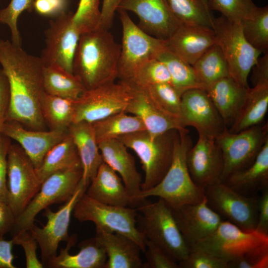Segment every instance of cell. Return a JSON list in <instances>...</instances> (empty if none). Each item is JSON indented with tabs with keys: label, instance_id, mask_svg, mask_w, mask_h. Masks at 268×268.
Masks as SVG:
<instances>
[{
	"label": "cell",
	"instance_id": "3957f363",
	"mask_svg": "<svg viewBox=\"0 0 268 268\" xmlns=\"http://www.w3.org/2000/svg\"><path fill=\"white\" fill-rule=\"evenodd\" d=\"M192 140L187 129L178 131L171 165L161 180L155 186L141 191L136 197V205L143 199L157 197L163 199L171 208L202 201L204 189L192 180L187 164L186 156Z\"/></svg>",
	"mask_w": 268,
	"mask_h": 268
},
{
	"label": "cell",
	"instance_id": "7bdbcfd3",
	"mask_svg": "<svg viewBox=\"0 0 268 268\" xmlns=\"http://www.w3.org/2000/svg\"><path fill=\"white\" fill-rule=\"evenodd\" d=\"M99 3L100 0H79L72 21L81 34L98 28L101 15Z\"/></svg>",
	"mask_w": 268,
	"mask_h": 268
},
{
	"label": "cell",
	"instance_id": "db71d44e",
	"mask_svg": "<svg viewBox=\"0 0 268 268\" xmlns=\"http://www.w3.org/2000/svg\"><path fill=\"white\" fill-rule=\"evenodd\" d=\"M124 0H103L98 28L109 29L113 21L116 11Z\"/></svg>",
	"mask_w": 268,
	"mask_h": 268
},
{
	"label": "cell",
	"instance_id": "7a4b0ae2",
	"mask_svg": "<svg viewBox=\"0 0 268 268\" xmlns=\"http://www.w3.org/2000/svg\"><path fill=\"white\" fill-rule=\"evenodd\" d=\"M121 53L108 29L97 28L81 34L75 53L73 73L86 90L115 81Z\"/></svg>",
	"mask_w": 268,
	"mask_h": 268
},
{
	"label": "cell",
	"instance_id": "f907efd6",
	"mask_svg": "<svg viewBox=\"0 0 268 268\" xmlns=\"http://www.w3.org/2000/svg\"><path fill=\"white\" fill-rule=\"evenodd\" d=\"M67 0H34L33 9L39 14L57 17L66 12Z\"/></svg>",
	"mask_w": 268,
	"mask_h": 268
},
{
	"label": "cell",
	"instance_id": "7c38bea8",
	"mask_svg": "<svg viewBox=\"0 0 268 268\" xmlns=\"http://www.w3.org/2000/svg\"><path fill=\"white\" fill-rule=\"evenodd\" d=\"M208 206L223 220L242 230L255 232L258 217V197H247L221 182L204 189Z\"/></svg>",
	"mask_w": 268,
	"mask_h": 268
},
{
	"label": "cell",
	"instance_id": "ab89813d",
	"mask_svg": "<svg viewBox=\"0 0 268 268\" xmlns=\"http://www.w3.org/2000/svg\"><path fill=\"white\" fill-rule=\"evenodd\" d=\"M145 88L165 112L178 119L181 122V96L171 83L156 84Z\"/></svg>",
	"mask_w": 268,
	"mask_h": 268
},
{
	"label": "cell",
	"instance_id": "836d02e7",
	"mask_svg": "<svg viewBox=\"0 0 268 268\" xmlns=\"http://www.w3.org/2000/svg\"><path fill=\"white\" fill-rule=\"evenodd\" d=\"M96 140L98 143L119 136L146 130L141 119L134 115H129L123 111L105 118L92 123Z\"/></svg>",
	"mask_w": 268,
	"mask_h": 268
},
{
	"label": "cell",
	"instance_id": "9a60e30c",
	"mask_svg": "<svg viewBox=\"0 0 268 268\" xmlns=\"http://www.w3.org/2000/svg\"><path fill=\"white\" fill-rule=\"evenodd\" d=\"M88 186L81 179L73 195L60 209L55 212L49 207L44 209V215L47 219L45 226L39 227L34 225L29 229L40 248L44 267L57 256L60 243L67 242L69 239L68 228L71 214L75 204Z\"/></svg>",
	"mask_w": 268,
	"mask_h": 268
},
{
	"label": "cell",
	"instance_id": "60d3db41",
	"mask_svg": "<svg viewBox=\"0 0 268 268\" xmlns=\"http://www.w3.org/2000/svg\"><path fill=\"white\" fill-rule=\"evenodd\" d=\"M126 82L139 87H146L156 84L171 83V77L165 65L155 58L141 66L131 80Z\"/></svg>",
	"mask_w": 268,
	"mask_h": 268
},
{
	"label": "cell",
	"instance_id": "7dc6e473",
	"mask_svg": "<svg viewBox=\"0 0 268 268\" xmlns=\"http://www.w3.org/2000/svg\"><path fill=\"white\" fill-rule=\"evenodd\" d=\"M14 245L21 246L24 252L27 268H43L44 265L36 253L38 243L30 230L20 231L13 235Z\"/></svg>",
	"mask_w": 268,
	"mask_h": 268
},
{
	"label": "cell",
	"instance_id": "b9f144b4",
	"mask_svg": "<svg viewBox=\"0 0 268 268\" xmlns=\"http://www.w3.org/2000/svg\"><path fill=\"white\" fill-rule=\"evenodd\" d=\"M207 5L210 10L241 22L251 17L257 7L252 0H207Z\"/></svg>",
	"mask_w": 268,
	"mask_h": 268
},
{
	"label": "cell",
	"instance_id": "9f6ffc18",
	"mask_svg": "<svg viewBox=\"0 0 268 268\" xmlns=\"http://www.w3.org/2000/svg\"><path fill=\"white\" fill-rule=\"evenodd\" d=\"M12 239H0V268H15L13 264L14 256L12 253L13 245Z\"/></svg>",
	"mask_w": 268,
	"mask_h": 268
},
{
	"label": "cell",
	"instance_id": "d6986e66",
	"mask_svg": "<svg viewBox=\"0 0 268 268\" xmlns=\"http://www.w3.org/2000/svg\"><path fill=\"white\" fill-rule=\"evenodd\" d=\"M171 209L190 250L212 235L223 220L208 206L205 198L199 203Z\"/></svg>",
	"mask_w": 268,
	"mask_h": 268
},
{
	"label": "cell",
	"instance_id": "4316f807",
	"mask_svg": "<svg viewBox=\"0 0 268 268\" xmlns=\"http://www.w3.org/2000/svg\"><path fill=\"white\" fill-rule=\"evenodd\" d=\"M76 236H71L66 247L61 248L59 254L45 267L51 268H105L107 257L105 251L95 237L79 244L80 250L74 255L69 253L76 242Z\"/></svg>",
	"mask_w": 268,
	"mask_h": 268
},
{
	"label": "cell",
	"instance_id": "484cf974",
	"mask_svg": "<svg viewBox=\"0 0 268 268\" xmlns=\"http://www.w3.org/2000/svg\"><path fill=\"white\" fill-rule=\"evenodd\" d=\"M85 193L107 204L134 207V203L120 176L103 162L91 179Z\"/></svg>",
	"mask_w": 268,
	"mask_h": 268
},
{
	"label": "cell",
	"instance_id": "8fae6325",
	"mask_svg": "<svg viewBox=\"0 0 268 268\" xmlns=\"http://www.w3.org/2000/svg\"><path fill=\"white\" fill-rule=\"evenodd\" d=\"M132 93L131 85L120 80L86 90L74 100V122L92 123L125 111Z\"/></svg>",
	"mask_w": 268,
	"mask_h": 268
},
{
	"label": "cell",
	"instance_id": "f6af8a7d",
	"mask_svg": "<svg viewBox=\"0 0 268 268\" xmlns=\"http://www.w3.org/2000/svg\"><path fill=\"white\" fill-rule=\"evenodd\" d=\"M178 265L179 268H228L227 260L200 248L191 249Z\"/></svg>",
	"mask_w": 268,
	"mask_h": 268
},
{
	"label": "cell",
	"instance_id": "52a82bcc",
	"mask_svg": "<svg viewBox=\"0 0 268 268\" xmlns=\"http://www.w3.org/2000/svg\"><path fill=\"white\" fill-rule=\"evenodd\" d=\"M73 214L79 222L91 221L101 228L128 237L145 250V238L137 227L136 208L100 202L84 193L75 204Z\"/></svg>",
	"mask_w": 268,
	"mask_h": 268
},
{
	"label": "cell",
	"instance_id": "680465c9",
	"mask_svg": "<svg viewBox=\"0 0 268 268\" xmlns=\"http://www.w3.org/2000/svg\"><path fill=\"white\" fill-rule=\"evenodd\" d=\"M206 7L208 8L207 5V0H200Z\"/></svg>",
	"mask_w": 268,
	"mask_h": 268
},
{
	"label": "cell",
	"instance_id": "7402d4cb",
	"mask_svg": "<svg viewBox=\"0 0 268 268\" xmlns=\"http://www.w3.org/2000/svg\"><path fill=\"white\" fill-rule=\"evenodd\" d=\"M130 84L132 87V96L125 111L139 117L150 134L158 135L171 130L179 131L186 128L178 119L165 112L145 87Z\"/></svg>",
	"mask_w": 268,
	"mask_h": 268
},
{
	"label": "cell",
	"instance_id": "5bb4252c",
	"mask_svg": "<svg viewBox=\"0 0 268 268\" xmlns=\"http://www.w3.org/2000/svg\"><path fill=\"white\" fill-rule=\"evenodd\" d=\"M72 15L71 12H65L50 21L45 32V47L40 57L44 66H57L71 73L81 35Z\"/></svg>",
	"mask_w": 268,
	"mask_h": 268
},
{
	"label": "cell",
	"instance_id": "ba28073f",
	"mask_svg": "<svg viewBox=\"0 0 268 268\" xmlns=\"http://www.w3.org/2000/svg\"><path fill=\"white\" fill-rule=\"evenodd\" d=\"M122 27L118 78L128 82L147 61L157 58L166 48L165 40L146 33L132 20L126 11L118 9Z\"/></svg>",
	"mask_w": 268,
	"mask_h": 268
},
{
	"label": "cell",
	"instance_id": "8992f818",
	"mask_svg": "<svg viewBox=\"0 0 268 268\" xmlns=\"http://www.w3.org/2000/svg\"><path fill=\"white\" fill-rule=\"evenodd\" d=\"M216 43L221 49L227 63L230 76L241 85L248 87V77L262 52L245 38L241 21L221 15L213 19Z\"/></svg>",
	"mask_w": 268,
	"mask_h": 268
},
{
	"label": "cell",
	"instance_id": "d6a6232c",
	"mask_svg": "<svg viewBox=\"0 0 268 268\" xmlns=\"http://www.w3.org/2000/svg\"><path fill=\"white\" fill-rule=\"evenodd\" d=\"M43 80L46 93L75 100L85 90L73 74L57 66H44Z\"/></svg>",
	"mask_w": 268,
	"mask_h": 268
},
{
	"label": "cell",
	"instance_id": "f35d334b",
	"mask_svg": "<svg viewBox=\"0 0 268 268\" xmlns=\"http://www.w3.org/2000/svg\"><path fill=\"white\" fill-rule=\"evenodd\" d=\"M243 35L255 49L268 51V6H257L251 17L241 22Z\"/></svg>",
	"mask_w": 268,
	"mask_h": 268
},
{
	"label": "cell",
	"instance_id": "bcb514c9",
	"mask_svg": "<svg viewBox=\"0 0 268 268\" xmlns=\"http://www.w3.org/2000/svg\"><path fill=\"white\" fill-rule=\"evenodd\" d=\"M145 253L146 263L144 268H179L178 262L165 250L145 239Z\"/></svg>",
	"mask_w": 268,
	"mask_h": 268
},
{
	"label": "cell",
	"instance_id": "e0dca14e",
	"mask_svg": "<svg viewBox=\"0 0 268 268\" xmlns=\"http://www.w3.org/2000/svg\"><path fill=\"white\" fill-rule=\"evenodd\" d=\"M182 126L195 128L198 134L216 139L227 129L205 89H192L181 96Z\"/></svg>",
	"mask_w": 268,
	"mask_h": 268
},
{
	"label": "cell",
	"instance_id": "5b68a950",
	"mask_svg": "<svg viewBox=\"0 0 268 268\" xmlns=\"http://www.w3.org/2000/svg\"><path fill=\"white\" fill-rule=\"evenodd\" d=\"M137 227L149 240L165 250L177 262L185 259L190 249L185 243L171 208L160 198L155 202L146 199L136 207Z\"/></svg>",
	"mask_w": 268,
	"mask_h": 268
},
{
	"label": "cell",
	"instance_id": "9c48e42d",
	"mask_svg": "<svg viewBox=\"0 0 268 268\" xmlns=\"http://www.w3.org/2000/svg\"><path fill=\"white\" fill-rule=\"evenodd\" d=\"M82 176L81 167L61 170L49 176L23 211L15 217L11 230L13 235L30 229L36 215L51 204L66 202L74 193Z\"/></svg>",
	"mask_w": 268,
	"mask_h": 268
},
{
	"label": "cell",
	"instance_id": "277c9868",
	"mask_svg": "<svg viewBox=\"0 0 268 268\" xmlns=\"http://www.w3.org/2000/svg\"><path fill=\"white\" fill-rule=\"evenodd\" d=\"M177 130H171L158 135H152L146 130L123 135L118 138L138 157L144 172L141 190L155 186L168 171L173 158Z\"/></svg>",
	"mask_w": 268,
	"mask_h": 268
},
{
	"label": "cell",
	"instance_id": "681fc988",
	"mask_svg": "<svg viewBox=\"0 0 268 268\" xmlns=\"http://www.w3.org/2000/svg\"><path fill=\"white\" fill-rule=\"evenodd\" d=\"M10 144V138L0 133V200L7 204V156Z\"/></svg>",
	"mask_w": 268,
	"mask_h": 268
},
{
	"label": "cell",
	"instance_id": "74e56055",
	"mask_svg": "<svg viewBox=\"0 0 268 268\" xmlns=\"http://www.w3.org/2000/svg\"><path fill=\"white\" fill-rule=\"evenodd\" d=\"M176 18L181 24L193 25L213 29L211 10L200 0H166Z\"/></svg>",
	"mask_w": 268,
	"mask_h": 268
},
{
	"label": "cell",
	"instance_id": "8d00e7d4",
	"mask_svg": "<svg viewBox=\"0 0 268 268\" xmlns=\"http://www.w3.org/2000/svg\"><path fill=\"white\" fill-rule=\"evenodd\" d=\"M192 66L206 88L217 80L230 76L227 63L217 43L210 47Z\"/></svg>",
	"mask_w": 268,
	"mask_h": 268
},
{
	"label": "cell",
	"instance_id": "4dcf8cb0",
	"mask_svg": "<svg viewBox=\"0 0 268 268\" xmlns=\"http://www.w3.org/2000/svg\"><path fill=\"white\" fill-rule=\"evenodd\" d=\"M268 109V81L258 82L248 88L245 101L232 126L231 133H238L263 123Z\"/></svg>",
	"mask_w": 268,
	"mask_h": 268
},
{
	"label": "cell",
	"instance_id": "83f0119b",
	"mask_svg": "<svg viewBox=\"0 0 268 268\" xmlns=\"http://www.w3.org/2000/svg\"><path fill=\"white\" fill-rule=\"evenodd\" d=\"M248 88L229 76L212 83L205 89L228 129L234 123L244 103Z\"/></svg>",
	"mask_w": 268,
	"mask_h": 268
},
{
	"label": "cell",
	"instance_id": "2e32d148",
	"mask_svg": "<svg viewBox=\"0 0 268 268\" xmlns=\"http://www.w3.org/2000/svg\"><path fill=\"white\" fill-rule=\"evenodd\" d=\"M268 242L267 236L255 231L245 232L230 222L223 220L212 235L192 249L200 248L207 250L228 262L234 257L268 248Z\"/></svg>",
	"mask_w": 268,
	"mask_h": 268
},
{
	"label": "cell",
	"instance_id": "ee69618b",
	"mask_svg": "<svg viewBox=\"0 0 268 268\" xmlns=\"http://www.w3.org/2000/svg\"><path fill=\"white\" fill-rule=\"evenodd\" d=\"M34 0H11L8 5L0 10V23L7 25L10 29L11 42L21 46V38L17 26V20L24 10L33 9Z\"/></svg>",
	"mask_w": 268,
	"mask_h": 268
},
{
	"label": "cell",
	"instance_id": "4fadbf2b",
	"mask_svg": "<svg viewBox=\"0 0 268 268\" xmlns=\"http://www.w3.org/2000/svg\"><path fill=\"white\" fill-rule=\"evenodd\" d=\"M36 168L19 144H10L7 156V204L15 217L40 189Z\"/></svg>",
	"mask_w": 268,
	"mask_h": 268
},
{
	"label": "cell",
	"instance_id": "603a6c76",
	"mask_svg": "<svg viewBox=\"0 0 268 268\" xmlns=\"http://www.w3.org/2000/svg\"><path fill=\"white\" fill-rule=\"evenodd\" d=\"M215 43L213 29L184 24L165 40L167 50L191 65Z\"/></svg>",
	"mask_w": 268,
	"mask_h": 268
},
{
	"label": "cell",
	"instance_id": "30bf717a",
	"mask_svg": "<svg viewBox=\"0 0 268 268\" xmlns=\"http://www.w3.org/2000/svg\"><path fill=\"white\" fill-rule=\"evenodd\" d=\"M224 160L223 182L228 176L250 166L268 140V123H261L236 133L226 129L215 139Z\"/></svg>",
	"mask_w": 268,
	"mask_h": 268
},
{
	"label": "cell",
	"instance_id": "816d5d0a",
	"mask_svg": "<svg viewBox=\"0 0 268 268\" xmlns=\"http://www.w3.org/2000/svg\"><path fill=\"white\" fill-rule=\"evenodd\" d=\"M255 231L268 237V188L263 190L258 197V217Z\"/></svg>",
	"mask_w": 268,
	"mask_h": 268
},
{
	"label": "cell",
	"instance_id": "ac0fdd59",
	"mask_svg": "<svg viewBox=\"0 0 268 268\" xmlns=\"http://www.w3.org/2000/svg\"><path fill=\"white\" fill-rule=\"evenodd\" d=\"M198 134L197 143L187 152L186 161L194 183L205 189L222 182L224 160L222 151L216 140Z\"/></svg>",
	"mask_w": 268,
	"mask_h": 268
},
{
	"label": "cell",
	"instance_id": "6da1fadb",
	"mask_svg": "<svg viewBox=\"0 0 268 268\" xmlns=\"http://www.w3.org/2000/svg\"><path fill=\"white\" fill-rule=\"evenodd\" d=\"M0 64L10 90L7 120L17 121L30 130H45L40 109L45 93L44 66L40 57L29 54L21 46L0 39Z\"/></svg>",
	"mask_w": 268,
	"mask_h": 268
},
{
	"label": "cell",
	"instance_id": "d590c367",
	"mask_svg": "<svg viewBox=\"0 0 268 268\" xmlns=\"http://www.w3.org/2000/svg\"><path fill=\"white\" fill-rule=\"evenodd\" d=\"M74 100L45 92L40 104L41 114L50 130L67 131L74 122Z\"/></svg>",
	"mask_w": 268,
	"mask_h": 268
},
{
	"label": "cell",
	"instance_id": "11a10c76",
	"mask_svg": "<svg viewBox=\"0 0 268 268\" xmlns=\"http://www.w3.org/2000/svg\"><path fill=\"white\" fill-rule=\"evenodd\" d=\"M15 217L8 204L0 200V239L11 231Z\"/></svg>",
	"mask_w": 268,
	"mask_h": 268
},
{
	"label": "cell",
	"instance_id": "cb8c5ba5",
	"mask_svg": "<svg viewBox=\"0 0 268 268\" xmlns=\"http://www.w3.org/2000/svg\"><path fill=\"white\" fill-rule=\"evenodd\" d=\"M103 162L108 165L121 178L136 206V197L141 191L142 179L138 172L133 156L125 145L118 139L98 143Z\"/></svg>",
	"mask_w": 268,
	"mask_h": 268
},
{
	"label": "cell",
	"instance_id": "e575fe53",
	"mask_svg": "<svg viewBox=\"0 0 268 268\" xmlns=\"http://www.w3.org/2000/svg\"><path fill=\"white\" fill-rule=\"evenodd\" d=\"M157 59L167 67L171 77V84L181 96L186 91L192 89H205V86L192 66L166 48L159 54Z\"/></svg>",
	"mask_w": 268,
	"mask_h": 268
},
{
	"label": "cell",
	"instance_id": "f546056e",
	"mask_svg": "<svg viewBox=\"0 0 268 268\" xmlns=\"http://www.w3.org/2000/svg\"><path fill=\"white\" fill-rule=\"evenodd\" d=\"M222 183L247 197L257 196L268 188V140L250 166L232 174Z\"/></svg>",
	"mask_w": 268,
	"mask_h": 268
},
{
	"label": "cell",
	"instance_id": "6f0895ef",
	"mask_svg": "<svg viewBox=\"0 0 268 268\" xmlns=\"http://www.w3.org/2000/svg\"><path fill=\"white\" fill-rule=\"evenodd\" d=\"M252 79L254 84L260 81H268V53L259 58L252 67Z\"/></svg>",
	"mask_w": 268,
	"mask_h": 268
},
{
	"label": "cell",
	"instance_id": "ffe728a7",
	"mask_svg": "<svg viewBox=\"0 0 268 268\" xmlns=\"http://www.w3.org/2000/svg\"><path fill=\"white\" fill-rule=\"evenodd\" d=\"M118 9L135 13L141 30L162 40L168 38L181 24L166 0H124Z\"/></svg>",
	"mask_w": 268,
	"mask_h": 268
},
{
	"label": "cell",
	"instance_id": "f5cc1de1",
	"mask_svg": "<svg viewBox=\"0 0 268 268\" xmlns=\"http://www.w3.org/2000/svg\"><path fill=\"white\" fill-rule=\"evenodd\" d=\"M10 105V90L7 78L0 68V133L7 120Z\"/></svg>",
	"mask_w": 268,
	"mask_h": 268
},
{
	"label": "cell",
	"instance_id": "c3c4849f",
	"mask_svg": "<svg viewBox=\"0 0 268 268\" xmlns=\"http://www.w3.org/2000/svg\"><path fill=\"white\" fill-rule=\"evenodd\" d=\"M228 268H268V248L234 257L228 262Z\"/></svg>",
	"mask_w": 268,
	"mask_h": 268
},
{
	"label": "cell",
	"instance_id": "d4e9b609",
	"mask_svg": "<svg viewBox=\"0 0 268 268\" xmlns=\"http://www.w3.org/2000/svg\"><path fill=\"white\" fill-rule=\"evenodd\" d=\"M95 237L107 255L105 268H143L141 249L131 238L101 228H96Z\"/></svg>",
	"mask_w": 268,
	"mask_h": 268
},
{
	"label": "cell",
	"instance_id": "f1b7e54d",
	"mask_svg": "<svg viewBox=\"0 0 268 268\" xmlns=\"http://www.w3.org/2000/svg\"><path fill=\"white\" fill-rule=\"evenodd\" d=\"M76 146L82 169L81 180L89 185L103 162L92 123L86 121L74 122L68 128Z\"/></svg>",
	"mask_w": 268,
	"mask_h": 268
},
{
	"label": "cell",
	"instance_id": "44dd1931",
	"mask_svg": "<svg viewBox=\"0 0 268 268\" xmlns=\"http://www.w3.org/2000/svg\"><path fill=\"white\" fill-rule=\"evenodd\" d=\"M1 133L16 141L37 168L48 152L61 141L68 131L30 130L17 121L7 120Z\"/></svg>",
	"mask_w": 268,
	"mask_h": 268
},
{
	"label": "cell",
	"instance_id": "1f68e13d",
	"mask_svg": "<svg viewBox=\"0 0 268 268\" xmlns=\"http://www.w3.org/2000/svg\"><path fill=\"white\" fill-rule=\"evenodd\" d=\"M81 167L77 150L74 141L68 134L46 154L42 162L36 168L41 183L51 174L65 169Z\"/></svg>",
	"mask_w": 268,
	"mask_h": 268
}]
</instances>
